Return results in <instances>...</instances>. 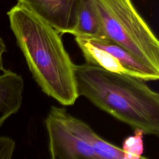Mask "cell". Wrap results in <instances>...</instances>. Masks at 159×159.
Listing matches in <instances>:
<instances>
[{
    "mask_svg": "<svg viewBox=\"0 0 159 159\" xmlns=\"http://www.w3.org/2000/svg\"><path fill=\"white\" fill-rule=\"evenodd\" d=\"M7 14L17 44L42 91L61 105L74 104L79 97L76 65L63 45L60 34L20 5L16 4Z\"/></svg>",
    "mask_w": 159,
    "mask_h": 159,
    "instance_id": "obj_1",
    "label": "cell"
},
{
    "mask_svg": "<svg viewBox=\"0 0 159 159\" xmlns=\"http://www.w3.org/2000/svg\"><path fill=\"white\" fill-rule=\"evenodd\" d=\"M15 147V142L12 139L0 136V159H12Z\"/></svg>",
    "mask_w": 159,
    "mask_h": 159,
    "instance_id": "obj_9",
    "label": "cell"
},
{
    "mask_svg": "<svg viewBox=\"0 0 159 159\" xmlns=\"http://www.w3.org/2000/svg\"><path fill=\"white\" fill-rule=\"evenodd\" d=\"M70 34L75 37L107 39L90 0L80 1L77 11L76 23Z\"/></svg>",
    "mask_w": 159,
    "mask_h": 159,
    "instance_id": "obj_8",
    "label": "cell"
},
{
    "mask_svg": "<svg viewBox=\"0 0 159 159\" xmlns=\"http://www.w3.org/2000/svg\"><path fill=\"white\" fill-rule=\"evenodd\" d=\"M6 52V47L3 40L0 37V70L4 71V65L2 60V55Z\"/></svg>",
    "mask_w": 159,
    "mask_h": 159,
    "instance_id": "obj_10",
    "label": "cell"
},
{
    "mask_svg": "<svg viewBox=\"0 0 159 159\" xmlns=\"http://www.w3.org/2000/svg\"><path fill=\"white\" fill-rule=\"evenodd\" d=\"M51 159H99L97 134L65 108L52 106L45 119Z\"/></svg>",
    "mask_w": 159,
    "mask_h": 159,
    "instance_id": "obj_4",
    "label": "cell"
},
{
    "mask_svg": "<svg viewBox=\"0 0 159 159\" xmlns=\"http://www.w3.org/2000/svg\"><path fill=\"white\" fill-rule=\"evenodd\" d=\"M78 94L144 135L158 136L159 94L144 81L86 63L76 65Z\"/></svg>",
    "mask_w": 159,
    "mask_h": 159,
    "instance_id": "obj_2",
    "label": "cell"
},
{
    "mask_svg": "<svg viewBox=\"0 0 159 159\" xmlns=\"http://www.w3.org/2000/svg\"><path fill=\"white\" fill-rule=\"evenodd\" d=\"M86 64L144 81L159 78V72L150 68L124 48L107 39L75 37Z\"/></svg>",
    "mask_w": 159,
    "mask_h": 159,
    "instance_id": "obj_5",
    "label": "cell"
},
{
    "mask_svg": "<svg viewBox=\"0 0 159 159\" xmlns=\"http://www.w3.org/2000/svg\"><path fill=\"white\" fill-rule=\"evenodd\" d=\"M106 37L159 72V41L131 0H90Z\"/></svg>",
    "mask_w": 159,
    "mask_h": 159,
    "instance_id": "obj_3",
    "label": "cell"
},
{
    "mask_svg": "<svg viewBox=\"0 0 159 159\" xmlns=\"http://www.w3.org/2000/svg\"><path fill=\"white\" fill-rule=\"evenodd\" d=\"M24 86L22 77L9 70H4L0 75V127L19 110Z\"/></svg>",
    "mask_w": 159,
    "mask_h": 159,
    "instance_id": "obj_7",
    "label": "cell"
},
{
    "mask_svg": "<svg viewBox=\"0 0 159 159\" xmlns=\"http://www.w3.org/2000/svg\"><path fill=\"white\" fill-rule=\"evenodd\" d=\"M81 0H17L60 34H70L76 23Z\"/></svg>",
    "mask_w": 159,
    "mask_h": 159,
    "instance_id": "obj_6",
    "label": "cell"
}]
</instances>
